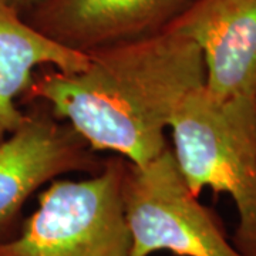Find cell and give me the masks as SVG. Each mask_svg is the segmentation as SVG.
<instances>
[{
	"label": "cell",
	"mask_w": 256,
	"mask_h": 256,
	"mask_svg": "<svg viewBox=\"0 0 256 256\" xmlns=\"http://www.w3.org/2000/svg\"><path fill=\"white\" fill-rule=\"evenodd\" d=\"M194 0H46L28 23L80 53L164 32Z\"/></svg>",
	"instance_id": "cell-7"
},
{
	"label": "cell",
	"mask_w": 256,
	"mask_h": 256,
	"mask_svg": "<svg viewBox=\"0 0 256 256\" xmlns=\"http://www.w3.org/2000/svg\"><path fill=\"white\" fill-rule=\"evenodd\" d=\"M122 201L131 256H242L220 218L190 191L171 146L144 166L127 161Z\"/></svg>",
	"instance_id": "cell-4"
},
{
	"label": "cell",
	"mask_w": 256,
	"mask_h": 256,
	"mask_svg": "<svg viewBox=\"0 0 256 256\" xmlns=\"http://www.w3.org/2000/svg\"><path fill=\"white\" fill-rule=\"evenodd\" d=\"M170 130L190 191L228 194L239 216L232 245L256 256V101L218 98L204 86L181 101Z\"/></svg>",
	"instance_id": "cell-2"
},
{
	"label": "cell",
	"mask_w": 256,
	"mask_h": 256,
	"mask_svg": "<svg viewBox=\"0 0 256 256\" xmlns=\"http://www.w3.org/2000/svg\"><path fill=\"white\" fill-rule=\"evenodd\" d=\"M88 54L58 44L0 0V142L28 118L18 107L34 84L36 67L77 73Z\"/></svg>",
	"instance_id": "cell-8"
},
{
	"label": "cell",
	"mask_w": 256,
	"mask_h": 256,
	"mask_svg": "<svg viewBox=\"0 0 256 256\" xmlns=\"http://www.w3.org/2000/svg\"><path fill=\"white\" fill-rule=\"evenodd\" d=\"M165 30L200 47L212 96L256 101V0H194Z\"/></svg>",
	"instance_id": "cell-6"
},
{
	"label": "cell",
	"mask_w": 256,
	"mask_h": 256,
	"mask_svg": "<svg viewBox=\"0 0 256 256\" xmlns=\"http://www.w3.org/2000/svg\"><path fill=\"white\" fill-rule=\"evenodd\" d=\"M126 164L111 156L90 178L50 182L18 236L0 240V256H131Z\"/></svg>",
	"instance_id": "cell-3"
},
{
	"label": "cell",
	"mask_w": 256,
	"mask_h": 256,
	"mask_svg": "<svg viewBox=\"0 0 256 256\" xmlns=\"http://www.w3.org/2000/svg\"><path fill=\"white\" fill-rule=\"evenodd\" d=\"M77 73L47 70L24 101L44 104L92 151H110L144 166L168 148L166 128L181 101L205 86L200 47L164 30L97 48Z\"/></svg>",
	"instance_id": "cell-1"
},
{
	"label": "cell",
	"mask_w": 256,
	"mask_h": 256,
	"mask_svg": "<svg viewBox=\"0 0 256 256\" xmlns=\"http://www.w3.org/2000/svg\"><path fill=\"white\" fill-rule=\"evenodd\" d=\"M104 162L70 124L54 118L47 107L28 112L26 121L0 142V236L42 185L68 172L96 174Z\"/></svg>",
	"instance_id": "cell-5"
},
{
	"label": "cell",
	"mask_w": 256,
	"mask_h": 256,
	"mask_svg": "<svg viewBox=\"0 0 256 256\" xmlns=\"http://www.w3.org/2000/svg\"><path fill=\"white\" fill-rule=\"evenodd\" d=\"M2 2L10 6L12 9L18 12L22 16H24V14L28 16L30 12H33L42 3H44L46 0H2Z\"/></svg>",
	"instance_id": "cell-9"
}]
</instances>
